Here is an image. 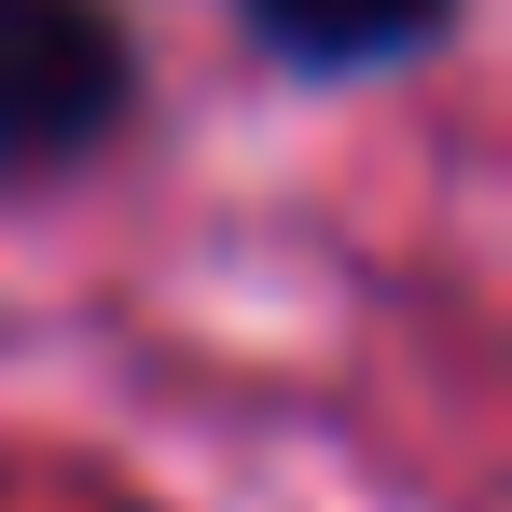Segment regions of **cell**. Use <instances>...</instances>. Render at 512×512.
<instances>
[{
  "label": "cell",
  "mask_w": 512,
  "mask_h": 512,
  "mask_svg": "<svg viewBox=\"0 0 512 512\" xmlns=\"http://www.w3.org/2000/svg\"><path fill=\"white\" fill-rule=\"evenodd\" d=\"M125 111V42L97 0H0V153L56 167Z\"/></svg>",
  "instance_id": "1"
},
{
  "label": "cell",
  "mask_w": 512,
  "mask_h": 512,
  "mask_svg": "<svg viewBox=\"0 0 512 512\" xmlns=\"http://www.w3.org/2000/svg\"><path fill=\"white\" fill-rule=\"evenodd\" d=\"M263 42H291L305 70H374V56H402L443 28V0H250Z\"/></svg>",
  "instance_id": "2"
}]
</instances>
